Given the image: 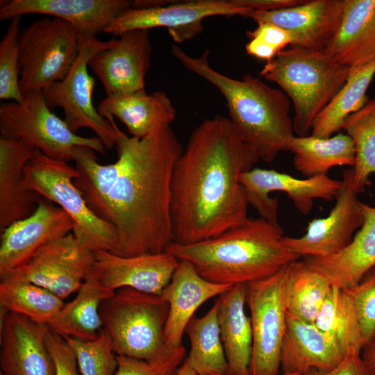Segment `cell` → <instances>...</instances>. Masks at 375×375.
Masks as SVG:
<instances>
[{
  "label": "cell",
  "instance_id": "f6af8a7d",
  "mask_svg": "<svg viewBox=\"0 0 375 375\" xmlns=\"http://www.w3.org/2000/svg\"><path fill=\"white\" fill-rule=\"evenodd\" d=\"M177 375H197V373L190 366L186 359L178 368Z\"/></svg>",
  "mask_w": 375,
  "mask_h": 375
},
{
  "label": "cell",
  "instance_id": "7c38bea8",
  "mask_svg": "<svg viewBox=\"0 0 375 375\" xmlns=\"http://www.w3.org/2000/svg\"><path fill=\"white\" fill-rule=\"evenodd\" d=\"M94 260V253L70 233L45 244L27 262L0 275V279L29 282L64 299L78 291L92 272Z\"/></svg>",
  "mask_w": 375,
  "mask_h": 375
},
{
  "label": "cell",
  "instance_id": "4dcf8cb0",
  "mask_svg": "<svg viewBox=\"0 0 375 375\" xmlns=\"http://www.w3.org/2000/svg\"><path fill=\"white\" fill-rule=\"evenodd\" d=\"M375 76V60L350 70L344 85L315 119L310 135L327 138L342 130L346 118L368 102L367 89Z\"/></svg>",
  "mask_w": 375,
  "mask_h": 375
},
{
  "label": "cell",
  "instance_id": "ffe728a7",
  "mask_svg": "<svg viewBox=\"0 0 375 375\" xmlns=\"http://www.w3.org/2000/svg\"><path fill=\"white\" fill-rule=\"evenodd\" d=\"M344 0H308L281 10H251L247 17L284 29L291 38V47L324 50L338 31Z\"/></svg>",
  "mask_w": 375,
  "mask_h": 375
},
{
  "label": "cell",
  "instance_id": "d6a6232c",
  "mask_svg": "<svg viewBox=\"0 0 375 375\" xmlns=\"http://www.w3.org/2000/svg\"><path fill=\"white\" fill-rule=\"evenodd\" d=\"M332 285L303 260L286 267L284 299L286 311L302 321L315 323Z\"/></svg>",
  "mask_w": 375,
  "mask_h": 375
},
{
  "label": "cell",
  "instance_id": "cb8c5ba5",
  "mask_svg": "<svg viewBox=\"0 0 375 375\" xmlns=\"http://www.w3.org/2000/svg\"><path fill=\"white\" fill-rule=\"evenodd\" d=\"M362 208L363 223L348 246L331 256L302 258L332 286L351 288L375 267V207L362 203Z\"/></svg>",
  "mask_w": 375,
  "mask_h": 375
},
{
  "label": "cell",
  "instance_id": "5b68a950",
  "mask_svg": "<svg viewBox=\"0 0 375 375\" xmlns=\"http://www.w3.org/2000/svg\"><path fill=\"white\" fill-rule=\"evenodd\" d=\"M350 69L324 50L291 47L267 62L260 72L278 85L292 103L293 128L299 137L310 135L317 116L347 81Z\"/></svg>",
  "mask_w": 375,
  "mask_h": 375
},
{
  "label": "cell",
  "instance_id": "3957f363",
  "mask_svg": "<svg viewBox=\"0 0 375 375\" xmlns=\"http://www.w3.org/2000/svg\"><path fill=\"white\" fill-rule=\"evenodd\" d=\"M278 222L247 218L221 234L189 244L172 243L167 251L190 262L205 279L233 286L271 276L301 259L282 241Z\"/></svg>",
  "mask_w": 375,
  "mask_h": 375
},
{
  "label": "cell",
  "instance_id": "484cf974",
  "mask_svg": "<svg viewBox=\"0 0 375 375\" xmlns=\"http://www.w3.org/2000/svg\"><path fill=\"white\" fill-rule=\"evenodd\" d=\"M35 149L24 142L0 137V231L35 210L40 196L24 184V169Z\"/></svg>",
  "mask_w": 375,
  "mask_h": 375
},
{
  "label": "cell",
  "instance_id": "7dc6e473",
  "mask_svg": "<svg viewBox=\"0 0 375 375\" xmlns=\"http://www.w3.org/2000/svg\"><path fill=\"white\" fill-rule=\"evenodd\" d=\"M0 375H2V374L0 373Z\"/></svg>",
  "mask_w": 375,
  "mask_h": 375
},
{
  "label": "cell",
  "instance_id": "ba28073f",
  "mask_svg": "<svg viewBox=\"0 0 375 375\" xmlns=\"http://www.w3.org/2000/svg\"><path fill=\"white\" fill-rule=\"evenodd\" d=\"M0 134V137L19 140L49 158L65 162L73 161L78 147H87L101 154L106 149L99 138L73 133L47 106L43 92L24 95L21 101L1 103Z\"/></svg>",
  "mask_w": 375,
  "mask_h": 375
},
{
  "label": "cell",
  "instance_id": "e0dca14e",
  "mask_svg": "<svg viewBox=\"0 0 375 375\" xmlns=\"http://www.w3.org/2000/svg\"><path fill=\"white\" fill-rule=\"evenodd\" d=\"M74 228L73 220L62 208L40 198L33 213L1 231L0 275L21 266L43 245Z\"/></svg>",
  "mask_w": 375,
  "mask_h": 375
},
{
  "label": "cell",
  "instance_id": "e575fe53",
  "mask_svg": "<svg viewBox=\"0 0 375 375\" xmlns=\"http://www.w3.org/2000/svg\"><path fill=\"white\" fill-rule=\"evenodd\" d=\"M0 303L8 311L47 325L65 304L45 288L15 279H0Z\"/></svg>",
  "mask_w": 375,
  "mask_h": 375
},
{
  "label": "cell",
  "instance_id": "f546056e",
  "mask_svg": "<svg viewBox=\"0 0 375 375\" xmlns=\"http://www.w3.org/2000/svg\"><path fill=\"white\" fill-rule=\"evenodd\" d=\"M289 150L294 154L295 169L306 178L326 175L336 166L353 167L355 164L353 141L342 133L327 138L294 136Z\"/></svg>",
  "mask_w": 375,
  "mask_h": 375
},
{
  "label": "cell",
  "instance_id": "277c9868",
  "mask_svg": "<svg viewBox=\"0 0 375 375\" xmlns=\"http://www.w3.org/2000/svg\"><path fill=\"white\" fill-rule=\"evenodd\" d=\"M172 53L222 94L236 133L259 160L270 162L280 152L289 150L294 131L290 116V100L282 90L249 74L238 80L217 72L209 64L208 49L194 57L173 45Z\"/></svg>",
  "mask_w": 375,
  "mask_h": 375
},
{
  "label": "cell",
  "instance_id": "83f0119b",
  "mask_svg": "<svg viewBox=\"0 0 375 375\" xmlns=\"http://www.w3.org/2000/svg\"><path fill=\"white\" fill-rule=\"evenodd\" d=\"M247 289V284L233 285L215 301L228 375H249L253 335L251 319L244 310Z\"/></svg>",
  "mask_w": 375,
  "mask_h": 375
},
{
  "label": "cell",
  "instance_id": "d4e9b609",
  "mask_svg": "<svg viewBox=\"0 0 375 375\" xmlns=\"http://www.w3.org/2000/svg\"><path fill=\"white\" fill-rule=\"evenodd\" d=\"M324 51L354 70L375 60V0H344L340 26Z\"/></svg>",
  "mask_w": 375,
  "mask_h": 375
},
{
  "label": "cell",
  "instance_id": "52a82bcc",
  "mask_svg": "<svg viewBox=\"0 0 375 375\" xmlns=\"http://www.w3.org/2000/svg\"><path fill=\"white\" fill-rule=\"evenodd\" d=\"M24 176L28 190L57 203L72 218L73 234L83 246L93 252L103 250L117 253L116 228L89 208L82 192L74 183L78 176L74 166L35 149L24 167Z\"/></svg>",
  "mask_w": 375,
  "mask_h": 375
},
{
  "label": "cell",
  "instance_id": "9a60e30c",
  "mask_svg": "<svg viewBox=\"0 0 375 375\" xmlns=\"http://www.w3.org/2000/svg\"><path fill=\"white\" fill-rule=\"evenodd\" d=\"M249 205L258 212L260 217L278 222V201L269 194L285 192L297 210L304 215L312 208L314 199L331 201L335 197L342 181L326 175L299 179L274 169L252 168L240 176Z\"/></svg>",
  "mask_w": 375,
  "mask_h": 375
},
{
  "label": "cell",
  "instance_id": "ac0fdd59",
  "mask_svg": "<svg viewBox=\"0 0 375 375\" xmlns=\"http://www.w3.org/2000/svg\"><path fill=\"white\" fill-rule=\"evenodd\" d=\"M3 309L0 373L2 375H55L53 362L46 344L49 326Z\"/></svg>",
  "mask_w": 375,
  "mask_h": 375
},
{
  "label": "cell",
  "instance_id": "bcb514c9",
  "mask_svg": "<svg viewBox=\"0 0 375 375\" xmlns=\"http://www.w3.org/2000/svg\"><path fill=\"white\" fill-rule=\"evenodd\" d=\"M212 375H219V374H212ZM281 375H299L297 374H282Z\"/></svg>",
  "mask_w": 375,
  "mask_h": 375
},
{
  "label": "cell",
  "instance_id": "ab89813d",
  "mask_svg": "<svg viewBox=\"0 0 375 375\" xmlns=\"http://www.w3.org/2000/svg\"><path fill=\"white\" fill-rule=\"evenodd\" d=\"M257 24L254 29L247 32L249 42L246 44V51L249 55L269 62L290 46L291 38L284 29L269 23Z\"/></svg>",
  "mask_w": 375,
  "mask_h": 375
},
{
  "label": "cell",
  "instance_id": "8fae6325",
  "mask_svg": "<svg viewBox=\"0 0 375 375\" xmlns=\"http://www.w3.org/2000/svg\"><path fill=\"white\" fill-rule=\"evenodd\" d=\"M286 267L271 276L247 284L253 335L249 375H278L281 349L287 328Z\"/></svg>",
  "mask_w": 375,
  "mask_h": 375
},
{
  "label": "cell",
  "instance_id": "6da1fadb",
  "mask_svg": "<svg viewBox=\"0 0 375 375\" xmlns=\"http://www.w3.org/2000/svg\"><path fill=\"white\" fill-rule=\"evenodd\" d=\"M115 147L117 160L107 165L92 149L77 147L74 183L89 208L116 228L117 255L166 251L173 243L171 182L182 144L167 125L142 138L118 129Z\"/></svg>",
  "mask_w": 375,
  "mask_h": 375
},
{
  "label": "cell",
  "instance_id": "f1b7e54d",
  "mask_svg": "<svg viewBox=\"0 0 375 375\" xmlns=\"http://www.w3.org/2000/svg\"><path fill=\"white\" fill-rule=\"evenodd\" d=\"M114 293L99 281L92 271L74 299L64 304L48 326L63 338L83 341L94 340L102 330L100 306Z\"/></svg>",
  "mask_w": 375,
  "mask_h": 375
},
{
  "label": "cell",
  "instance_id": "b9f144b4",
  "mask_svg": "<svg viewBox=\"0 0 375 375\" xmlns=\"http://www.w3.org/2000/svg\"><path fill=\"white\" fill-rule=\"evenodd\" d=\"M46 344L55 368V375H81L75 353L67 340L49 326Z\"/></svg>",
  "mask_w": 375,
  "mask_h": 375
},
{
  "label": "cell",
  "instance_id": "f35d334b",
  "mask_svg": "<svg viewBox=\"0 0 375 375\" xmlns=\"http://www.w3.org/2000/svg\"><path fill=\"white\" fill-rule=\"evenodd\" d=\"M185 353V348L182 344L170 349L160 358L153 361L117 356V368L115 375H177Z\"/></svg>",
  "mask_w": 375,
  "mask_h": 375
},
{
  "label": "cell",
  "instance_id": "ee69618b",
  "mask_svg": "<svg viewBox=\"0 0 375 375\" xmlns=\"http://www.w3.org/2000/svg\"><path fill=\"white\" fill-rule=\"evenodd\" d=\"M360 356L371 375H375V331L364 345Z\"/></svg>",
  "mask_w": 375,
  "mask_h": 375
},
{
  "label": "cell",
  "instance_id": "9c48e42d",
  "mask_svg": "<svg viewBox=\"0 0 375 375\" xmlns=\"http://www.w3.org/2000/svg\"><path fill=\"white\" fill-rule=\"evenodd\" d=\"M79 50V34L72 24L53 17L33 22L19 37V87L23 95L44 92L64 78Z\"/></svg>",
  "mask_w": 375,
  "mask_h": 375
},
{
  "label": "cell",
  "instance_id": "7bdbcfd3",
  "mask_svg": "<svg viewBox=\"0 0 375 375\" xmlns=\"http://www.w3.org/2000/svg\"><path fill=\"white\" fill-rule=\"evenodd\" d=\"M303 375H371L365 366L360 352L351 349L341 362L335 368L327 372L311 370Z\"/></svg>",
  "mask_w": 375,
  "mask_h": 375
},
{
  "label": "cell",
  "instance_id": "603a6c76",
  "mask_svg": "<svg viewBox=\"0 0 375 375\" xmlns=\"http://www.w3.org/2000/svg\"><path fill=\"white\" fill-rule=\"evenodd\" d=\"M346 355L315 323L287 313V328L280 354L283 374L303 375L315 370L327 372L338 366Z\"/></svg>",
  "mask_w": 375,
  "mask_h": 375
},
{
  "label": "cell",
  "instance_id": "8d00e7d4",
  "mask_svg": "<svg viewBox=\"0 0 375 375\" xmlns=\"http://www.w3.org/2000/svg\"><path fill=\"white\" fill-rule=\"evenodd\" d=\"M21 16L10 20L0 42V99L21 101L19 37Z\"/></svg>",
  "mask_w": 375,
  "mask_h": 375
},
{
  "label": "cell",
  "instance_id": "4316f807",
  "mask_svg": "<svg viewBox=\"0 0 375 375\" xmlns=\"http://www.w3.org/2000/svg\"><path fill=\"white\" fill-rule=\"evenodd\" d=\"M99 112L110 122L119 119L131 136L142 138L175 120L176 112L167 94L144 90L106 97L99 103Z\"/></svg>",
  "mask_w": 375,
  "mask_h": 375
},
{
  "label": "cell",
  "instance_id": "74e56055",
  "mask_svg": "<svg viewBox=\"0 0 375 375\" xmlns=\"http://www.w3.org/2000/svg\"><path fill=\"white\" fill-rule=\"evenodd\" d=\"M64 338L75 353L81 375H115L117 355L110 337L103 329L96 339L90 341Z\"/></svg>",
  "mask_w": 375,
  "mask_h": 375
},
{
  "label": "cell",
  "instance_id": "44dd1931",
  "mask_svg": "<svg viewBox=\"0 0 375 375\" xmlns=\"http://www.w3.org/2000/svg\"><path fill=\"white\" fill-rule=\"evenodd\" d=\"M133 4L129 0H1L0 20L44 14L68 22L79 35L97 36Z\"/></svg>",
  "mask_w": 375,
  "mask_h": 375
},
{
  "label": "cell",
  "instance_id": "7a4b0ae2",
  "mask_svg": "<svg viewBox=\"0 0 375 375\" xmlns=\"http://www.w3.org/2000/svg\"><path fill=\"white\" fill-rule=\"evenodd\" d=\"M258 160L228 117L203 120L192 131L173 169V243L206 240L246 220L249 203L240 178Z\"/></svg>",
  "mask_w": 375,
  "mask_h": 375
},
{
  "label": "cell",
  "instance_id": "d6986e66",
  "mask_svg": "<svg viewBox=\"0 0 375 375\" xmlns=\"http://www.w3.org/2000/svg\"><path fill=\"white\" fill-rule=\"evenodd\" d=\"M93 272L106 288H122L161 295L179 264L168 251L122 256L109 251H94Z\"/></svg>",
  "mask_w": 375,
  "mask_h": 375
},
{
  "label": "cell",
  "instance_id": "5bb4252c",
  "mask_svg": "<svg viewBox=\"0 0 375 375\" xmlns=\"http://www.w3.org/2000/svg\"><path fill=\"white\" fill-rule=\"evenodd\" d=\"M353 176L352 167L343 172L335 204L326 217L310 221L301 237H283V242L292 252L301 258L324 257L335 254L349 245L364 220L362 202L353 187Z\"/></svg>",
  "mask_w": 375,
  "mask_h": 375
},
{
  "label": "cell",
  "instance_id": "d590c367",
  "mask_svg": "<svg viewBox=\"0 0 375 375\" xmlns=\"http://www.w3.org/2000/svg\"><path fill=\"white\" fill-rule=\"evenodd\" d=\"M342 130L354 145L353 183L356 191L362 193L369 182V176L375 173V97L346 118Z\"/></svg>",
  "mask_w": 375,
  "mask_h": 375
},
{
  "label": "cell",
  "instance_id": "7402d4cb",
  "mask_svg": "<svg viewBox=\"0 0 375 375\" xmlns=\"http://www.w3.org/2000/svg\"><path fill=\"white\" fill-rule=\"evenodd\" d=\"M179 260L161 294L169 306L163 331V342L167 349L182 345L186 326L202 303L232 287L210 282L203 278L190 262Z\"/></svg>",
  "mask_w": 375,
  "mask_h": 375
},
{
  "label": "cell",
  "instance_id": "30bf717a",
  "mask_svg": "<svg viewBox=\"0 0 375 375\" xmlns=\"http://www.w3.org/2000/svg\"><path fill=\"white\" fill-rule=\"evenodd\" d=\"M80 50L70 71L62 80L51 84L44 91L47 106L60 108L64 121L74 133L83 128L92 129L110 149L115 146L118 127L114 121L103 117L93 103L94 78L88 72L90 59L99 51L114 42L115 38L101 41L96 36L79 35Z\"/></svg>",
  "mask_w": 375,
  "mask_h": 375
},
{
  "label": "cell",
  "instance_id": "2e32d148",
  "mask_svg": "<svg viewBox=\"0 0 375 375\" xmlns=\"http://www.w3.org/2000/svg\"><path fill=\"white\" fill-rule=\"evenodd\" d=\"M151 52L149 30H131L96 53L88 67L103 85L107 97L144 90Z\"/></svg>",
  "mask_w": 375,
  "mask_h": 375
},
{
  "label": "cell",
  "instance_id": "1f68e13d",
  "mask_svg": "<svg viewBox=\"0 0 375 375\" xmlns=\"http://www.w3.org/2000/svg\"><path fill=\"white\" fill-rule=\"evenodd\" d=\"M190 350L185 358L197 375H228V365L217 317V304L201 317L194 316L186 326Z\"/></svg>",
  "mask_w": 375,
  "mask_h": 375
},
{
  "label": "cell",
  "instance_id": "4fadbf2b",
  "mask_svg": "<svg viewBox=\"0 0 375 375\" xmlns=\"http://www.w3.org/2000/svg\"><path fill=\"white\" fill-rule=\"evenodd\" d=\"M253 10L242 0H191L168 1L149 8H130L121 13L103 32L119 36L125 32L166 27L173 40L183 42L199 34L205 18L216 15L247 17Z\"/></svg>",
  "mask_w": 375,
  "mask_h": 375
},
{
  "label": "cell",
  "instance_id": "60d3db41",
  "mask_svg": "<svg viewBox=\"0 0 375 375\" xmlns=\"http://www.w3.org/2000/svg\"><path fill=\"white\" fill-rule=\"evenodd\" d=\"M344 290L356 309L365 344L375 331V267L368 270L356 285Z\"/></svg>",
  "mask_w": 375,
  "mask_h": 375
},
{
  "label": "cell",
  "instance_id": "8992f818",
  "mask_svg": "<svg viewBox=\"0 0 375 375\" xmlns=\"http://www.w3.org/2000/svg\"><path fill=\"white\" fill-rule=\"evenodd\" d=\"M169 303L161 295L122 288L100 306L102 329L117 356L147 361L160 358L170 349L163 342Z\"/></svg>",
  "mask_w": 375,
  "mask_h": 375
},
{
  "label": "cell",
  "instance_id": "836d02e7",
  "mask_svg": "<svg viewBox=\"0 0 375 375\" xmlns=\"http://www.w3.org/2000/svg\"><path fill=\"white\" fill-rule=\"evenodd\" d=\"M315 324L328 335L346 355L351 349L361 353L365 345L353 302L342 288L332 286Z\"/></svg>",
  "mask_w": 375,
  "mask_h": 375
}]
</instances>
